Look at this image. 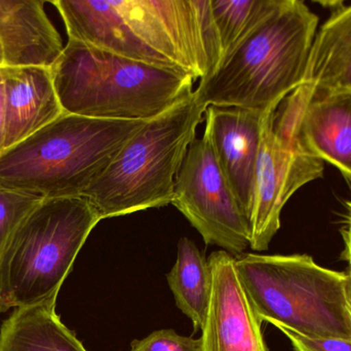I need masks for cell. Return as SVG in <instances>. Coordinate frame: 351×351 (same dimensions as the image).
I'll return each mask as SVG.
<instances>
[{"label":"cell","mask_w":351,"mask_h":351,"mask_svg":"<svg viewBox=\"0 0 351 351\" xmlns=\"http://www.w3.org/2000/svg\"><path fill=\"white\" fill-rule=\"evenodd\" d=\"M276 2L278 0H210L222 59Z\"/></svg>","instance_id":"obj_17"},{"label":"cell","mask_w":351,"mask_h":351,"mask_svg":"<svg viewBox=\"0 0 351 351\" xmlns=\"http://www.w3.org/2000/svg\"><path fill=\"white\" fill-rule=\"evenodd\" d=\"M172 204L206 245H217L237 257L250 247L249 218L223 175L206 129L186 154Z\"/></svg>","instance_id":"obj_7"},{"label":"cell","mask_w":351,"mask_h":351,"mask_svg":"<svg viewBox=\"0 0 351 351\" xmlns=\"http://www.w3.org/2000/svg\"><path fill=\"white\" fill-rule=\"evenodd\" d=\"M278 109V107H276ZM276 109L263 113L256 166L253 202L249 214L250 247L267 251L280 228V214L300 188L321 179L324 161L282 141L272 130Z\"/></svg>","instance_id":"obj_8"},{"label":"cell","mask_w":351,"mask_h":351,"mask_svg":"<svg viewBox=\"0 0 351 351\" xmlns=\"http://www.w3.org/2000/svg\"><path fill=\"white\" fill-rule=\"evenodd\" d=\"M148 121L64 113L0 156V185L43 198L82 197Z\"/></svg>","instance_id":"obj_3"},{"label":"cell","mask_w":351,"mask_h":351,"mask_svg":"<svg viewBox=\"0 0 351 351\" xmlns=\"http://www.w3.org/2000/svg\"><path fill=\"white\" fill-rule=\"evenodd\" d=\"M304 82L315 95L351 92V4L334 12L317 32Z\"/></svg>","instance_id":"obj_14"},{"label":"cell","mask_w":351,"mask_h":351,"mask_svg":"<svg viewBox=\"0 0 351 351\" xmlns=\"http://www.w3.org/2000/svg\"><path fill=\"white\" fill-rule=\"evenodd\" d=\"M41 0H0L4 66L51 68L64 51Z\"/></svg>","instance_id":"obj_11"},{"label":"cell","mask_w":351,"mask_h":351,"mask_svg":"<svg viewBox=\"0 0 351 351\" xmlns=\"http://www.w3.org/2000/svg\"><path fill=\"white\" fill-rule=\"evenodd\" d=\"M301 144L351 179V92L315 95L303 115Z\"/></svg>","instance_id":"obj_13"},{"label":"cell","mask_w":351,"mask_h":351,"mask_svg":"<svg viewBox=\"0 0 351 351\" xmlns=\"http://www.w3.org/2000/svg\"><path fill=\"white\" fill-rule=\"evenodd\" d=\"M346 303H348V311H350L351 317V276L348 272H346Z\"/></svg>","instance_id":"obj_23"},{"label":"cell","mask_w":351,"mask_h":351,"mask_svg":"<svg viewBox=\"0 0 351 351\" xmlns=\"http://www.w3.org/2000/svg\"><path fill=\"white\" fill-rule=\"evenodd\" d=\"M100 220L86 198H45L19 225L0 256V313L58 298Z\"/></svg>","instance_id":"obj_6"},{"label":"cell","mask_w":351,"mask_h":351,"mask_svg":"<svg viewBox=\"0 0 351 351\" xmlns=\"http://www.w3.org/2000/svg\"><path fill=\"white\" fill-rule=\"evenodd\" d=\"M348 232L351 233V210H350V229H348Z\"/></svg>","instance_id":"obj_25"},{"label":"cell","mask_w":351,"mask_h":351,"mask_svg":"<svg viewBox=\"0 0 351 351\" xmlns=\"http://www.w3.org/2000/svg\"><path fill=\"white\" fill-rule=\"evenodd\" d=\"M5 93V142L12 148L64 115L51 68L1 67Z\"/></svg>","instance_id":"obj_12"},{"label":"cell","mask_w":351,"mask_h":351,"mask_svg":"<svg viewBox=\"0 0 351 351\" xmlns=\"http://www.w3.org/2000/svg\"><path fill=\"white\" fill-rule=\"evenodd\" d=\"M5 142V93H4L3 76L0 67V156L4 152Z\"/></svg>","instance_id":"obj_21"},{"label":"cell","mask_w":351,"mask_h":351,"mask_svg":"<svg viewBox=\"0 0 351 351\" xmlns=\"http://www.w3.org/2000/svg\"><path fill=\"white\" fill-rule=\"evenodd\" d=\"M263 113L239 107L208 106L204 113L215 156L235 199L249 218Z\"/></svg>","instance_id":"obj_10"},{"label":"cell","mask_w":351,"mask_h":351,"mask_svg":"<svg viewBox=\"0 0 351 351\" xmlns=\"http://www.w3.org/2000/svg\"><path fill=\"white\" fill-rule=\"evenodd\" d=\"M167 280L178 308L189 317L194 331H202L212 296V270L208 260L187 237L178 243L177 261Z\"/></svg>","instance_id":"obj_16"},{"label":"cell","mask_w":351,"mask_h":351,"mask_svg":"<svg viewBox=\"0 0 351 351\" xmlns=\"http://www.w3.org/2000/svg\"><path fill=\"white\" fill-rule=\"evenodd\" d=\"M51 72L64 113L123 121L158 117L191 97L195 82L70 38Z\"/></svg>","instance_id":"obj_2"},{"label":"cell","mask_w":351,"mask_h":351,"mask_svg":"<svg viewBox=\"0 0 351 351\" xmlns=\"http://www.w3.org/2000/svg\"><path fill=\"white\" fill-rule=\"evenodd\" d=\"M206 109L193 93L148 121L82 197L102 220L172 204L176 179Z\"/></svg>","instance_id":"obj_5"},{"label":"cell","mask_w":351,"mask_h":351,"mask_svg":"<svg viewBox=\"0 0 351 351\" xmlns=\"http://www.w3.org/2000/svg\"><path fill=\"white\" fill-rule=\"evenodd\" d=\"M3 66H4L3 53H2L1 45H0V67H3Z\"/></svg>","instance_id":"obj_24"},{"label":"cell","mask_w":351,"mask_h":351,"mask_svg":"<svg viewBox=\"0 0 351 351\" xmlns=\"http://www.w3.org/2000/svg\"><path fill=\"white\" fill-rule=\"evenodd\" d=\"M131 351H202V340L179 335L174 330H160L145 339L134 340Z\"/></svg>","instance_id":"obj_19"},{"label":"cell","mask_w":351,"mask_h":351,"mask_svg":"<svg viewBox=\"0 0 351 351\" xmlns=\"http://www.w3.org/2000/svg\"><path fill=\"white\" fill-rule=\"evenodd\" d=\"M319 18L300 0H278L194 91L208 106L265 113L304 84Z\"/></svg>","instance_id":"obj_1"},{"label":"cell","mask_w":351,"mask_h":351,"mask_svg":"<svg viewBox=\"0 0 351 351\" xmlns=\"http://www.w3.org/2000/svg\"><path fill=\"white\" fill-rule=\"evenodd\" d=\"M45 198L0 185V256L22 220Z\"/></svg>","instance_id":"obj_18"},{"label":"cell","mask_w":351,"mask_h":351,"mask_svg":"<svg viewBox=\"0 0 351 351\" xmlns=\"http://www.w3.org/2000/svg\"><path fill=\"white\" fill-rule=\"evenodd\" d=\"M57 298L16 308L0 328V351H88L56 313Z\"/></svg>","instance_id":"obj_15"},{"label":"cell","mask_w":351,"mask_h":351,"mask_svg":"<svg viewBox=\"0 0 351 351\" xmlns=\"http://www.w3.org/2000/svg\"><path fill=\"white\" fill-rule=\"evenodd\" d=\"M235 268L260 321L311 339L351 342L346 272L321 267L307 255L243 253Z\"/></svg>","instance_id":"obj_4"},{"label":"cell","mask_w":351,"mask_h":351,"mask_svg":"<svg viewBox=\"0 0 351 351\" xmlns=\"http://www.w3.org/2000/svg\"><path fill=\"white\" fill-rule=\"evenodd\" d=\"M213 286L202 351H268L262 321L250 304L235 268V258L225 251L208 258Z\"/></svg>","instance_id":"obj_9"},{"label":"cell","mask_w":351,"mask_h":351,"mask_svg":"<svg viewBox=\"0 0 351 351\" xmlns=\"http://www.w3.org/2000/svg\"><path fill=\"white\" fill-rule=\"evenodd\" d=\"M290 339L295 351H351V342L339 339H311L286 328H278Z\"/></svg>","instance_id":"obj_20"},{"label":"cell","mask_w":351,"mask_h":351,"mask_svg":"<svg viewBox=\"0 0 351 351\" xmlns=\"http://www.w3.org/2000/svg\"><path fill=\"white\" fill-rule=\"evenodd\" d=\"M343 238L346 240V249H344L342 258H344L350 264V269H348V272L351 276V233L346 231L343 233Z\"/></svg>","instance_id":"obj_22"}]
</instances>
